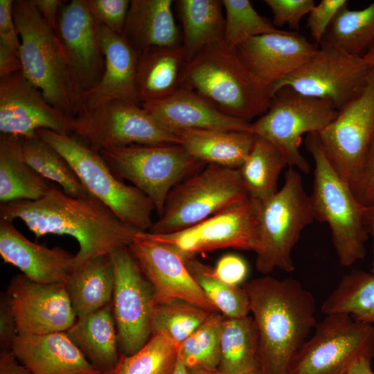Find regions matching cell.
Instances as JSON below:
<instances>
[{"label": "cell", "mask_w": 374, "mask_h": 374, "mask_svg": "<svg viewBox=\"0 0 374 374\" xmlns=\"http://www.w3.org/2000/svg\"><path fill=\"white\" fill-rule=\"evenodd\" d=\"M0 219L21 220L37 238L46 234L75 238L79 245L75 270L98 256L129 247L140 233L93 196L74 197L55 186L37 200L1 203Z\"/></svg>", "instance_id": "6da1fadb"}, {"label": "cell", "mask_w": 374, "mask_h": 374, "mask_svg": "<svg viewBox=\"0 0 374 374\" xmlns=\"http://www.w3.org/2000/svg\"><path fill=\"white\" fill-rule=\"evenodd\" d=\"M242 287L258 332L261 374H287L318 322L313 294L292 278L265 276Z\"/></svg>", "instance_id": "7a4b0ae2"}, {"label": "cell", "mask_w": 374, "mask_h": 374, "mask_svg": "<svg viewBox=\"0 0 374 374\" xmlns=\"http://www.w3.org/2000/svg\"><path fill=\"white\" fill-rule=\"evenodd\" d=\"M12 14L25 77L66 115L75 118L82 114L83 93L73 76L57 33L46 23L33 0L14 1Z\"/></svg>", "instance_id": "3957f363"}, {"label": "cell", "mask_w": 374, "mask_h": 374, "mask_svg": "<svg viewBox=\"0 0 374 374\" xmlns=\"http://www.w3.org/2000/svg\"><path fill=\"white\" fill-rule=\"evenodd\" d=\"M180 87L249 123L267 111L273 98L272 89L260 82L224 43L208 46L187 62Z\"/></svg>", "instance_id": "277c9868"}, {"label": "cell", "mask_w": 374, "mask_h": 374, "mask_svg": "<svg viewBox=\"0 0 374 374\" xmlns=\"http://www.w3.org/2000/svg\"><path fill=\"white\" fill-rule=\"evenodd\" d=\"M305 144L314 163L310 195L313 217L328 224L340 264L350 267L366 254L368 233L364 221L366 206L359 202L350 185L330 163L318 133L308 134Z\"/></svg>", "instance_id": "5b68a950"}, {"label": "cell", "mask_w": 374, "mask_h": 374, "mask_svg": "<svg viewBox=\"0 0 374 374\" xmlns=\"http://www.w3.org/2000/svg\"><path fill=\"white\" fill-rule=\"evenodd\" d=\"M314 220L301 177L294 168H289L282 188L258 202L256 270L262 274L275 269L293 271V249L303 230Z\"/></svg>", "instance_id": "8992f818"}, {"label": "cell", "mask_w": 374, "mask_h": 374, "mask_svg": "<svg viewBox=\"0 0 374 374\" xmlns=\"http://www.w3.org/2000/svg\"><path fill=\"white\" fill-rule=\"evenodd\" d=\"M37 134L68 161L91 195L128 225L140 232L149 231L155 210L152 202L137 188L118 179L97 151L71 135L45 129Z\"/></svg>", "instance_id": "52a82bcc"}, {"label": "cell", "mask_w": 374, "mask_h": 374, "mask_svg": "<svg viewBox=\"0 0 374 374\" xmlns=\"http://www.w3.org/2000/svg\"><path fill=\"white\" fill-rule=\"evenodd\" d=\"M98 152L118 179L130 181L150 199L159 217L172 189L206 166L178 144L131 145Z\"/></svg>", "instance_id": "ba28073f"}, {"label": "cell", "mask_w": 374, "mask_h": 374, "mask_svg": "<svg viewBox=\"0 0 374 374\" xmlns=\"http://www.w3.org/2000/svg\"><path fill=\"white\" fill-rule=\"evenodd\" d=\"M247 196L239 169L206 164L172 189L161 216L148 233L183 230Z\"/></svg>", "instance_id": "9c48e42d"}, {"label": "cell", "mask_w": 374, "mask_h": 374, "mask_svg": "<svg viewBox=\"0 0 374 374\" xmlns=\"http://www.w3.org/2000/svg\"><path fill=\"white\" fill-rule=\"evenodd\" d=\"M338 113L328 100L302 95L284 87L274 93L267 111L251 123L249 132L274 144L289 168L308 173L310 166L299 150L302 136L320 132Z\"/></svg>", "instance_id": "30bf717a"}, {"label": "cell", "mask_w": 374, "mask_h": 374, "mask_svg": "<svg viewBox=\"0 0 374 374\" xmlns=\"http://www.w3.org/2000/svg\"><path fill=\"white\" fill-rule=\"evenodd\" d=\"M293 358L287 374H346L359 358L374 357V329L346 314L324 315Z\"/></svg>", "instance_id": "8fae6325"}, {"label": "cell", "mask_w": 374, "mask_h": 374, "mask_svg": "<svg viewBox=\"0 0 374 374\" xmlns=\"http://www.w3.org/2000/svg\"><path fill=\"white\" fill-rule=\"evenodd\" d=\"M96 151L131 145H179L176 133L141 105L113 100L73 119V133Z\"/></svg>", "instance_id": "7c38bea8"}, {"label": "cell", "mask_w": 374, "mask_h": 374, "mask_svg": "<svg viewBox=\"0 0 374 374\" xmlns=\"http://www.w3.org/2000/svg\"><path fill=\"white\" fill-rule=\"evenodd\" d=\"M317 55L272 87L274 93L289 87L307 96L331 103L339 111L364 88L371 68L362 57L321 42Z\"/></svg>", "instance_id": "4fadbf2b"}, {"label": "cell", "mask_w": 374, "mask_h": 374, "mask_svg": "<svg viewBox=\"0 0 374 374\" xmlns=\"http://www.w3.org/2000/svg\"><path fill=\"white\" fill-rule=\"evenodd\" d=\"M258 202L249 196L183 230L168 234L144 232L151 240L168 244L183 257L225 248L256 252Z\"/></svg>", "instance_id": "5bb4252c"}, {"label": "cell", "mask_w": 374, "mask_h": 374, "mask_svg": "<svg viewBox=\"0 0 374 374\" xmlns=\"http://www.w3.org/2000/svg\"><path fill=\"white\" fill-rule=\"evenodd\" d=\"M318 134L330 163L350 186L363 168L374 137V69L359 95Z\"/></svg>", "instance_id": "9a60e30c"}, {"label": "cell", "mask_w": 374, "mask_h": 374, "mask_svg": "<svg viewBox=\"0 0 374 374\" xmlns=\"http://www.w3.org/2000/svg\"><path fill=\"white\" fill-rule=\"evenodd\" d=\"M115 283L112 310L121 354L130 355L152 336V287L128 247L110 254Z\"/></svg>", "instance_id": "2e32d148"}, {"label": "cell", "mask_w": 374, "mask_h": 374, "mask_svg": "<svg viewBox=\"0 0 374 374\" xmlns=\"http://www.w3.org/2000/svg\"><path fill=\"white\" fill-rule=\"evenodd\" d=\"M129 249L150 282L154 305L182 300L219 312L188 271L184 258L170 246L139 233Z\"/></svg>", "instance_id": "e0dca14e"}, {"label": "cell", "mask_w": 374, "mask_h": 374, "mask_svg": "<svg viewBox=\"0 0 374 374\" xmlns=\"http://www.w3.org/2000/svg\"><path fill=\"white\" fill-rule=\"evenodd\" d=\"M73 119L56 109L21 71L0 80V132L24 139L45 129L71 135Z\"/></svg>", "instance_id": "ac0fdd59"}, {"label": "cell", "mask_w": 374, "mask_h": 374, "mask_svg": "<svg viewBox=\"0 0 374 374\" xmlns=\"http://www.w3.org/2000/svg\"><path fill=\"white\" fill-rule=\"evenodd\" d=\"M19 335L66 332L76 317L65 284H43L23 274L14 276L5 292Z\"/></svg>", "instance_id": "d6986e66"}, {"label": "cell", "mask_w": 374, "mask_h": 374, "mask_svg": "<svg viewBox=\"0 0 374 374\" xmlns=\"http://www.w3.org/2000/svg\"><path fill=\"white\" fill-rule=\"evenodd\" d=\"M319 49L303 35L282 30L251 37L234 51L251 74L272 89L278 81L312 60Z\"/></svg>", "instance_id": "ffe728a7"}, {"label": "cell", "mask_w": 374, "mask_h": 374, "mask_svg": "<svg viewBox=\"0 0 374 374\" xmlns=\"http://www.w3.org/2000/svg\"><path fill=\"white\" fill-rule=\"evenodd\" d=\"M57 35L73 76L84 93L100 82L105 66L99 24L91 15L86 0H72L62 5Z\"/></svg>", "instance_id": "44dd1931"}, {"label": "cell", "mask_w": 374, "mask_h": 374, "mask_svg": "<svg viewBox=\"0 0 374 374\" xmlns=\"http://www.w3.org/2000/svg\"><path fill=\"white\" fill-rule=\"evenodd\" d=\"M99 38L105 59L104 71L100 82L83 93L84 112L113 100H124L140 105L136 80L141 52L123 35L100 24Z\"/></svg>", "instance_id": "7402d4cb"}, {"label": "cell", "mask_w": 374, "mask_h": 374, "mask_svg": "<svg viewBox=\"0 0 374 374\" xmlns=\"http://www.w3.org/2000/svg\"><path fill=\"white\" fill-rule=\"evenodd\" d=\"M0 255L30 280L65 284L75 267V255L60 247L48 248L26 238L12 222L0 219Z\"/></svg>", "instance_id": "603a6c76"}, {"label": "cell", "mask_w": 374, "mask_h": 374, "mask_svg": "<svg viewBox=\"0 0 374 374\" xmlns=\"http://www.w3.org/2000/svg\"><path fill=\"white\" fill-rule=\"evenodd\" d=\"M141 107L161 124L175 132L184 130L248 131L251 123L224 114L204 98L184 87Z\"/></svg>", "instance_id": "cb8c5ba5"}, {"label": "cell", "mask_w": 374, "mask_h": 374, "mask_svg": "<svg viewBox=\"0 0 374 374\" xmlns=\"http://www.w3.org/2000/svg\"><path fill=\"white\" fill-rule=\"evenodd\" d=\"M11 352L31 374H101L66 332L18 335Z\"/></svg>", "instance_id": "d4e9b609"}, {"label": "cell", "mask_w": 374, "mask_h": 374, "mask_svg": "<svg viewBox=\"0 0 374 374\" xmlns=\"http://www.w3.org/2000/svg\"><path fill=\"white\" fill-rule=\"evenodd\" d=\"M172 0H131L124 37L139 52L182 44Z\"/></svg>", "instance_id": "484cf974"}, {"label": "cell", "mask_w": 374, "mask_h": 374, "mask_svg": "<svg viewBox=\"0 0 374 374\" xmlns=\"http://www.w3.org/2000/svg\"><path fill=\"white\" fill-rule=\"evenodd\" d=\"M66 332L100 373L114 371L121 353L112 303L87 316L77 318Z\"/></svg>", "instance_id": "4316f807"}, {"label": "cell", "mask_w": 374, "mask_h": 374, "mask_svg": "<svg viewBox=\"0 0 374 374\" xmlns=\"http://www.w3.org/2000/svg\"><path fill=\"white\" fill-rule=\"evenodd\" d=\"M186 64L182 44L141 52L136 80L140 105L163 99L177 90Z\"/></svg>", "instance_id": "83f0119b"}, {"label": "cell", "mask_w": 374, "mask_h": 374, "mask_svg": "<svg viewBox=\"0 0 374 374\" xmlns=\"http://www.w3.org/2000/svg\"><path fill=\"white\" fill-rule=\"evenodd\" d=\"M191 156L206 164L239 169L250 154L256 135L248 131L184 130L175 132Z\"/></svg>", "instance_id": "f1b7e54d"}, {"label": "cell", "mask_w": 374, "mask_h": 374, "mask_svg": "<svg viewBox=\"0 0 374 374\" xmlns=\"http://www.w3.org/2000/svg\"><path fill=\"white\" fill-rule=\"evenodd\" d=\"M54 186L24 160L21 137L1 134L0 137V201L37 200Z\"/></svg>", "instance_id": "f546056e"}, {"label": "cell", "mask_w": 374, "mask_h": 374, "mask_svg": "<svg viewBox=\"0 0 374 374\" xmlns=\"http://www.w3.org/2000/svg\"><path fill=\"white\" fill-rule=\"evenodd\" d=\"M114 283L110 255L98 256L75 270L65 286L76 318L111 303Z\"/></svg>", "instance_id": "4dcf8cb0"}, {"label": "cell", "mask_w": 374, "mask_h": 374, "mask_svg": "<svg viewBox=\"0 0 374 374\" xmlns=\"http://www.w3.org/2000/svg\"><path fill=\"white\" fill-rule=\"evenodd\" d=\"M176 8L187 62L208 46L224 43L225 18L222 1L179 0Z\"/></svg>", "instance_id": "1f68e13d"}, {"label": "cell", "mask_w": 374, "mask_h": 374, "mask_svg": "<svg viewBox=\"0 0 374 374\" xmlns=\"http://www.w3.org/2000/svg\"><path fill=\"white\" fill-rule=\"evenodd\" d=\"M217 370L222 374H248L260 371L259 336L252 317H224Z\"/></svg>", "instance_id": "d6a6232c"}, {"label": "cell", "mask_w": 374, "mask_h": 374, "mask_svg": "<svg viewBox=\"0 0 374 374\" xmlns=\"http://www.w3.org/2000/svg\"><path fill=\"white\" fill-rule=\"evenodd\" d=\"M324 315L346 314L374 329V273L353 269L345 274L323 301Z\"/></svg>", "instance_id": "836d02e7"}, {"label": "cell", "mask_w": 374, "mask_h": 374, "mask_svg": "<svg viewBox=\"0 0 374 374\" xmlns=\"http://www.w3.org/2000/svg\"><path fill=\"white\" fill-rule=\"evenodd\" d=\"M287 166L283 153L274 144L256 135L253 148L239 168L248 196L260 202L276 194L278 177Z\"/></svg>", "instance_id": "e575fe53"}, {"label": "cell", "mask_w": 374, "mask_h": 374, "mask_svg": "<svg viewBox=\"0 0 374 374\" xmlns=\"http://www.w3.org/2000/svg\"><path fill=\"white\" fill-rule=\"evenodd\" d=\"M321 42L362 57L374 44V1L361 10H350L348 4L343 6Z\"/></svg>", "instance_id": "d590c367"}, {"label": "cell", "mask_w": 374, "mask_h": 374, "mask_svg": "<svg viewBox=\"0 0 374 374\" xmlns=\"http://www.w3.org/2000/svg\"><path fill=\"white\" fill-rule=\"evenodd\" d=\"M21 152L30 168L48 181L57 183L66 194L74 197L91 195L68 161L39 136L21 137Z\"/></svg>", "instance_id": "8d00e7d4"}, {"label": "cell", "mask_w": 374, "mask_h": 374, "mask_svg": "<svg viewBox=\"0 0 374 374\" xmlns=\"http://www.w3.org/2000/svg\"><path fill=\"white\" fill-rule=\"evenodd\" d=\"M186 265L196 283L219 312L228 318H241L251 313L249 296L244 288L221 280L214 268L195 256L184 257Z\"/></svg>", "instance_id": "74e56055"}, {"label": "cell", "mask_w": 374, "mask_h": 374, "mask_svg": "<svg viewBox=\"0 0 374 374\" xmlns=\"http://www.w3.org/2000/svg\"><path fill=\"white\" fill-rule=\"evenodd\" d=\"M179 346L180 344L164 332L152 334L134 354H120L114 374H172Z\"/></svg>", "instance_id": "f35d334b"}, {"label": "cell", "mask_w": 374, "mask_h": 374, "mask_svg": "<svg viewBox=\"0 0 374 374\" xmlns=\"http://www.w3.org/2000/svg\"><path fill=\"white\" fill-rule=\"evenodd\" d=\"M224 317L213 312L179 346V355L188 370H217Z\"/></svg>", "instance_id": "ab89813d"}, {"label": "cell", "mask_w": 374, "mask_h": 374, "mask_svg": "<svg viewBox=\"0 0 374 374\" xmlns=\"http://www.w3.org/2000/svg\"><path fill=\"white\" fill-rule=\"evenodd\" d=\"M211 314L182 300L155 305L152 315V335L162 332L181 344Z\"/></svg>", "instance_id": "60d3db41"}, {"label": "cell", "mask_w": 374, "mask_h": 374, "mask_svg": "<svg viewBox=\"0 0 374 374\" xmlns=\"http://www.w3.org/2000/svg\"><path fill=\"white\" fill-rule=\"evenodd\" d=\"M222 1L226 12L224 44L230 51L251 37L282 30L261 16L249 0Z\"/></svg>", "instance_id": "b9f144b4"}, {"label": "cell", "mask_w": 374, "mask_h": 374, "mask_svg": "<svg viewBox=\"0 0 374 374\" xmlns=\"http://www.w3.org/2000/svg\"><path fill=\"white\" fill-rule=\"evenodd\" d=\"M96 21L112 31L123 35L130 1L86 0Z\"/></svg>", "instance_id": "7bdbcfd3"}, {"label": "cell", "mask_w": 374, "mask_h": 374, "mask_svg": "<svg viewBox=\"0 0 374 374\" xmlns=\"http://www.w3.org/2000/svg\"><path fill=\"white\" fill-rule=\"evenodd\" d=\"M273 13L274 26L278 29L287 24L293 30L300 28L301 19L315 6L313 0H265Z\"/></svg>", "instance_id": "ee69618b"}, {"label": "cell", "mask_w": 374, "mask_h": 374, "mask_svg": "<svg viewBox=\"0 0 374 374\" xmlns=\"http://www.w3.org/2000/svg\"><path fill=\"white\" fill-rule=\"evenodd\" d=\"M346 0H322L308 13L307 26L314 44L319 46L338 11L348 4Z\"/></svg>", "instance_id": "f6af8a7d"}, {"label": "cell", "mask_w": 374, "mask_h": 374, "mask_svg": "<svg viewBox=\"0 0 374 374\" xmlns=\"http://www.w3.org/2000/svg\"><path fill=\"white\" fill-rule=\"evenodd\" d=\"M350 188L363 206H368L374 204V137L363 168Z\"/></svg>", "instance_id": "bcb514c9"}, {"label": "cell", "mask_w": 374, "mask_h": 374, "mask_svg": "<svg viewBox=\"0 0 374 374\" xmlns=\"http://www.w3.org/2000/svg\"><path fill=\"white\" fill-rule=\"evenodd\" d=\"M214 272L221 280L229 285H238L246 278L248 268L245 261L239 256L226 254L218 260Z\"/></svg>", "instance_id": "7dc6e473"}, {"label": "cell", "mask_w": 374, "mask_h": 374, "mask_svg": "<svg viewBox=\"0 0 374 374\" xmlns=\"http://www.w3.org/2000/svg\"><path fill=\"white\" fill-rule=\"evenodd\" d=\"M19 335L17 322L6 293L0 299V348L1 352H11L14 341Z\"/></svg>", "instance_id": "c3c4849f"}, {"label": "cell", "mask_w": 374, "mask_h": 374, "mask_svg": "<svg viewBox=\"0 0 374 374\" xmlns=\"http://www.w3.org/2000/svg\"><path fill=\"white\" fill-rule=\"evenodd\" d=\"M13 2L12 0H0V40L19 53L20 39L13 18Z\"/></svg>", "instance_id": "681fc988"}, {"label": "cell", "mask_w": 374, "mask_h": 374, "mask_svg": "<svg viewBox=\"0 0 374 374\" xmlns=\"http://www.w3.org/2000/svg\"><path fill=\"white\" fill-rule=\"evenodd\" d=\"M22 70L19 53L10 45L0 40V78Z\"/></svg>", "instance_id": "f907efd6"}, {"label": "cell", "mask_w": 374, "mask_h": 374, "mask_svg": "<svg viewBox=\"0 0 374 374\" xmlns=\"http://www.w3.org/2000/svg\"><path fill=\"white\" fill-rule=\"evenodd\" d=\"M39 15L46 23L57 33L59 13L62 5V0H33Z\"/></svg>", "instance_id": "816d5d0a"}, {"label": "cell", "mask_w": 374, "mask_h": 374, "mask_svg": "<svg viewBox=\"0 0 374 374\" xmlns=\"http://www.w3.org/2000/svg\"><path fill=\"white\" fill-rule=\"evenodd\" d=\"M0 374H31L12 353L1 352L0 353Z\"/></svg>", "instance_id": "f5cc1de1"}, {"label": "cell", "mask_w": 374, "mask_h": 374, "mask_svg": "<svg viewBox=\"0 0 374 374\" xmlns=\"http://www.w3.org/2000/svg\"><path fill=\"white\" fill-rule=\"evenodd\" d=\"M371 361L368 357L359 358L350 366L346 374H374L371 368Z\"/></svg>", "instance_id": "db71d44e"}, {"label": "cell", "mask_w": 374, "mask_h": 374, "mask_svg": "<svg viewBox=\"0 0 374 374\" xmlns=\"http://www.w3.org/2000/svg\"><path fill=\"white\" fill-rule=\"evenodd\" d=\"M364 221L367 232L368 235H371L373 238V260L371 272L374 273V204L371 206H366Z\"/></svg>", "instance_id": "11a10c76"}, {"label": "cell", "mask_w": 374, "mask_h": 374, "mask_svg": "<svg viewBox=\"0 0 374 374\" xmlns=\"http://www.w3.org/2000/svg\"><path fill=\"white\" fill-rule=\"evenodd\" d=\"M362 57L371 69H374V44Z\"/></svg>", "instance_id": "9f6ffc18"}, {"label": "cell", "mask_w": 374, "mask_h": 374, "mask_svg": "<svg viewBox=\"0 0 374 374\" xmlns=\"http://www.w3.org/2000/svg\"><path fill=\"white\" fill-rule=\"evenodd\" d=\"M172 374H188V368L181 359L179 353L176 366Z\"/></svg>", "instance_id": "6f0895ef"}, {"label": "cell", "mask_w": 374, "mask_h": 374, "mask_svg": "<svg viewBox=\"0 0 374 374\" xmlns=\"http://www.w3.org/2000/svg\"><path fill=\"white\" fill-rule=\"evenodd\" d=\"M188 374H222L218 370H188Z\"/></svg>", "instance_id": "680465c9"}, {"label": "cell", "mask_w": 374, "mask_h": 374, "mask_svg": "<svg viewBox=\"0 0 374 374\" xmlns=\"http://www.w3.org/2000/svg\"><path fill=\"white\" fill-rule=\"evenodd\" d=\"M248 374H261L260 371H254Z\"/></svg>", "instance_id": "91938a15"}, {"label": "cell", "mask_w": 374, "mask_h": 374, "mask_svg": "<svg viewBox=\"0 0 374 374\" xmlns=\"http://www.w3.org/2000/svg\"><path fill=\"white\" fill-rule=\"evenodd\" d=\"M101 374H114V371L109 372V373H101Z\"/></svg>", "instance_id": "94428289"}]
</instances>
